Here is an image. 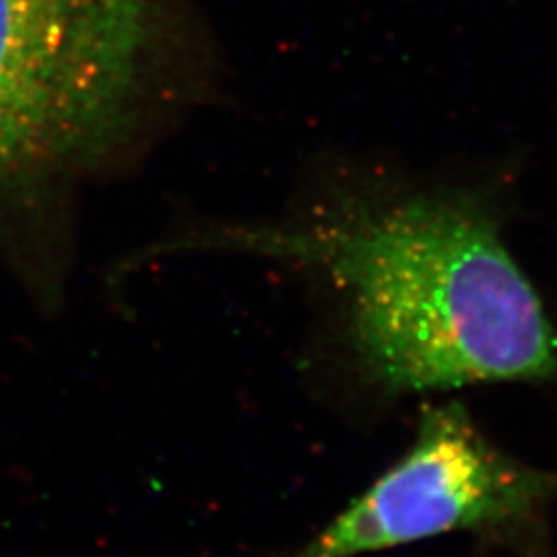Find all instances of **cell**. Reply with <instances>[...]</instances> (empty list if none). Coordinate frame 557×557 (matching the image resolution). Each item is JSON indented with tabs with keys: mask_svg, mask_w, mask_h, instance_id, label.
Masks as SVG:
<instances>
[{
	"mask_svg": "<svg viewBox=\"0 0 557 557\" xmlns=\"http://www.w3.org/2000/svg\"><path fill=\"white\" fill-rule=\"evenodd\" d=\"M250 242L331 278L359 363L391 393L549 379L557 335L531 281L471 200H351Z\"/></svg>",
	"mask_w": 557,
	"mask_h": 557,
	"instance_id": "obj_1",
	"label": "cell"
},
{
	"mask_svg": "<svg viewBox=\"0 0 557 557\" xmlns=\"http://www.w3.org/2000/svg\"><path fill=\"white\" fill-rule=\"evenodd\" d=\"M557 498V471L527 467L481 436L457 403L428 409L409 453L299 557H356L531 517Z\"/></svg>",
	"mask_w": 557,
	"mask_h": 557,
	"instance_id": "obj_3",
	"label": "cell"
},
{
	"mask_svg": "<svg viewBox=\"0 0 557 557\" xmlns=\"http://www.w3.org/2000/svg\"><path fill=\"white\" fill-rule=\"evenodd\" d=\"M161 0H0V190L91 165L133 131Z\"/></svg>",
	"mask_w": 557,
	"mask_h": 557,
	"instance_id": "obj_2",
	"label": "cell"
}]
</instances>
